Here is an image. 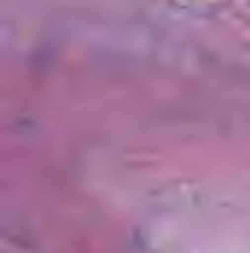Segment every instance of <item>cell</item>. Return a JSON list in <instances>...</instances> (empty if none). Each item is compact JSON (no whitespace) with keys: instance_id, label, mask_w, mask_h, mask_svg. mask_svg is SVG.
Masks as SVG:
<instances>
[]
</instances>
